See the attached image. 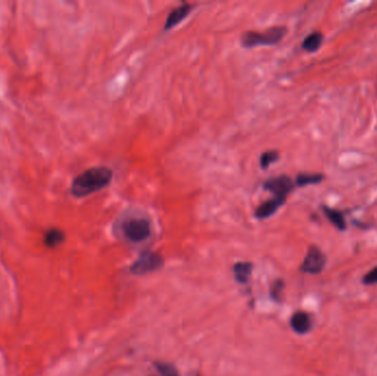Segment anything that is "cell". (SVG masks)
Segmentation results:
<instances>
[{
  "label": "cell",
  "instance_id": "9",
  "mask_svg": "<svg viewBox=\"0 0 377 376\" xmlns=\"http://www.w3.org/2000/svg\"><path fill=\"white\" fill-rule=\"evenodd\" d=\"M310 318L304 312H297L291 318L292 329L298 333H305L310 329Z\"/></svg>",
  "mask_w": 377,
  "mask_h": 376
},
{
  "label": "cell",
  "instance_id": "7",
  "mask_svg": "<svg viewBox=\"0 0 377 376\" xmlns=\"http://www.w3.org/2000/svg\"><path fill=\"white\" fill-rule=\"evenodd\" d=\"M286 199L284 198H272L266 202H264L262 205H260L257 207V210L255 212V215L257 219H267L270 218L272 214H275L277 212V210L284 203H285Z\"/></svg>",
  "mask_w": 377,
  "mask_h": 376
},
{
  "label": "cell",
  "instance_id": "14",
  "mask_svg": "<svg viewBox=\"0 0 377 376\" xmlns=\"http://www.w3.org/2000/svg\"><path fill=\"white\" fill-rule=\"evenodd\" d=\"M323 180V176L321 175H312V173H301L296 179V183L299 186H304L308 184L319 183Z\"/></svg>",
  "mask_w": 377,
  "mask_h": 376
},
{
  "label": "cell",
  "instance_id": "2",
  "mask_svg": "<svg viewBox=\"0 0 377 376\" xmlns=\"http://www.w3.org/2000/svg\"><path fill=\"white\" fill-rule=\"evenodd\" d=\"M287 29L285 27H274L264 32L248 31L241 38V43L244 48H255L260 45H275L284 39Z\"/></svg>",
  "mask_w": 377,
  "mask_h": 376
},
{
  "label": "cell",
  "instance_id": "3",
  "mask_svg": "<svg viewBox=\"0 0 377 376\" xmlns=\"http://www.w3.org/2000/svg\"><path fill=\"white\" fill-rule=\"evenodd\" d=\"M123 232L130 242L140 243L151 234L150 222L145 218H131L123 224Z\"/></svg>",
  "mask_w": 377,
  "mask_h": 376
},
{
  "label": "cell",
  "instance_id": "15",
  "mask_svg": "<svg viewBox=\"0 0 377 376\" xmlns=\"http://www.w3.org/2000/svg\"><path fill=\"white\" fill-rule=\"evenodd\" d=\"M278 159H279V154L276 150H269V151L264 152V154L261 156V167L263 169H266L271 163L276 162Z\"/></svg>",
  "mask_w": 377,
  "mask_h": 376
},
{
  "label": "cell",
  "instance_id": "16",
  "mask_svg": "<svg viewBox=\"0 0 377 376\" xmlns=\"http://www.w3.org/2000/svg\"><path fill=\"white\" fill-rule=\"evenodd\" d=\"M156 367L161 376H179L176 367L167 363H156Z\"/></svg>",
  "mask_w": 377,
  "mask_h": 376
},
{
  "label": "cell",
  "instance_id": "13",
  "mask_svg": "<svg viewBox=\"0 0 377 376\" xmlns=\"http://www.w3.org/2000/svg\"><path fill=\"white\" fill-rule=\"evenodd\" d=\"M63 241H64V234H63V232L60 231V229H57V228L50 229V231L45 234V238H44L45 244L50 247L58 246L59 244H61Z\"/></svg>",
  "mask_w": 377,
  "mask_h": 376
},
{
  "label": "cell",
  "instance_id": "8",
  "mask_svg": "<svg viewBox=\"0 0 377 376\" xmlns=\"http://www.w3.org/2000/svg\"><path fill=\"white\" fill-rule=\"evenodd\" d=\"M192 8H193V6L191 4L183 3L182 5L179 6L178 8L172 10L167 18V21L164 25V30L172 29L174 26H177L179 22L182 21L188 13L191 12Z\"/></svg>",
  "mask_w": 377,
  "mask_h": 376
},
{
  "label": "cell",
  "instance_id": "5",
  "mask_svg": "<svg viewBox=\"0 0 377 376\" xmlns=\"http://www.w3.org/2000/svg\"><path fill=\"white\" fill-rule=\"evenodd\" d=\"M293 186H295V184H293L292 180L288 176L270 178L264 183L265 189L274 193L275 197L284 199L287 198L288 194L292 191Z\"/></svg>",
  "mask_w": 377,
  "mask_h": 376
},
{
  "label": "cell",
  "instance_id": "6",
  "mask_svg": "<svg viewBox=\"0 0 377 376\" xmlns=\"http://www.w3.org/2000/svg\"><path fill=\"white\" fill-rule=\"evenodd\" d=\"M325 264L324 255L317 247H311L307 254L301 269L309 274H318L323 269Z\"/></svg>",
  "mask_w": 377,
  "mask_h": 376
},
{
  "label": "cell",
  "instance_id": "4",
  "mask_svg": "<svg viewBox=\"0 0 377 376\" xmlns=\"http://www.w3.org/2000/svg\"><path fill=\"white\" fill-rule=\"evenodd\" d=\"M163 265L162 257L157 253L146 252L134 263L130 271L135 275H147L152 271L158 270Z\"/></svg>",
  "mask_w": 377,
  "mask_h": 376
},
{
  "label": "cell",
  "instance_id": "11",
  "mask_svg": "<svg viewBox=\"0 0 377 376\" xmlns=\"http://www.w3.org/2000/svg\"><path fill=\"white\" fill-rule=\"evenodd\" d=\"M322 41H323L322 34L319 32H314L304 39L303 43H302V48L308 52H314L320 48Z\"/></svg>",
  "mask_w": 377,
  "mask_h": 376
},
{
  "label": "cell",
  "instance_id": "18",
  "mask_svg": "<svg viewBox=\"0 0 377 376\" xmlns=\"http://www.w3.org/2000/svg\"><path fill=\"white\" fill-rule=\"evenodd\" d=\"M282 288H284V284H282V281H280V280L277 281V283L274 285V287H272V290H271V295L274 296V298H275V299H278L279 297H280Z\"/></svg>",
  "mask_w": 377,
  "mask_h": 376
},
{
  "label": "cell",
  "instance_id": "1",
  "mask_svg": "<svg viewBox=\"0 0 377 376\" xmlns=\"http://www.w3.org/2000/svg\"><path fill=\"white\" fill-rule=\"evenodd\" d=\"M111 179H113V171L106 167L88 169L73 180L71 187L72 194L76 198L89 196L106 187Z\"/></svg>",
  "mask_w": 377,
  "mask_h": 376
},
{
  "label": "cell",
  "instance_id": "17",
  "mask_svg": "<svg viewBox=\"0 0 377 376\" xmlns=\"http://www.w3.org/2000/svg\"><path fill=\"white\" fill-rule=\"evenodd\" d=\"M364 283L368 284V285H373L377 283V267H375L372 271L364 277Z\"/></svg>",
  "mask_w": 377,
  "mask_h": 376
},
{
  "label": "cell",
  "instance_id": "10",
  "mask_svg": "<svg viewBox=\"0 0 377 376\" xmlns=\"http://www.w3.org/2000/svg\"><path fill=\"white\" fill-rule=\"evenodd\" d=\"M250 274H251L250 263H237L234 266V275L237 281H240L242 284L248 281Z\"/></svg>",
  "mask_w": 377,
  "mask_h": 376
},
{
  "label": "cell",
  "instance_id": "12",
  "mask_svg": "<svg viewBox=\"0 0 377 376\" xmlns=\"http://www.w3.org/2000/svg\"><path fill=\"white\" fill-rule=\"evenodd\" d=\"M324 213L331 221L332 224H334V226H337L339 229H344L345 228V221L343 215H342L339 211L333 210V208H329V207H324Z\"/></svg>",
  "mask_w": 377,
  "mask_h": 376
}]
</instances>
